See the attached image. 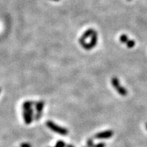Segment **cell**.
<instances>
[{
  "instance_id": "1",
  "label": "cell",
  "mask_w": 147,
  "mask_h": 147,
  "mask_svg": "<svg viewBox=\"0 0 147 147\" xmlns=\"http://www.w3.org/2000/svg\"><path fill=\"white\" fill-rule=\"evenodd\" d=\"M46 125L51 130L53 131V132L57 133V134L62 135V136H65V135L68 134V130L67 129L62 127L61 126H59L56 123L51 121H48L46 123Z\"/></svg>"
},
{
  "instance_id": "2",
  "label": "cell",
  "mask_w": 147,
  "mask_h": 147,
  "mask_svg": "<svg viewBox=\"0 0 147 147\" xmlns=\"http://www.w3.org/2000/svg\"><path fill=\"white\" fill-rule=\"evenodd\" d=\"M97 42H98V34L96 31H94L91 35V40L89 43H86L85 41H83V42H80V44L84 49L89 51L96 46Z\"/></svg>"
},
{
  "instance_id": "3",
  "label": "cell",
  "mask_w": 147,
  "mask_h": 147,
  "mask_svg": "<svg viewBox=\"0 0 147 147\" xmlns=\"http://www.w3.org/2000/svg\"><path fill=\"white\" fill-rule=\"evenodd\" d=\"M111 82L112 86L115 89L117 90L119 94H120L122 96H126L127 95V90L124 88L123 86L121 85L120 82H119V79L117 77H113L111 80Z\"/></svg>"
},
{
  "instance_id": "4",
  "label": "cell",
  "mask_w": 147,
  "mask_h": 147,
  "mask_svg": "<svg viewBox=\"0 0 147 147\" xmlns=\"http://www.w3.org/2000/svg\"><path fill=\"white\" fill-rule=\"evenodd\" d=\"M24 121L27 125H29L33 121V117H34V110L33 108H29L27 110H23L22 112Z\"/></svg>"
},
{
  "instance_id": "5",
  "label": "cell",
  "mask_w": 147,
  "mask_h": 147,
  "mask_svg": "<svg viewBox=\"0 0 147 147\" xmlns=\"http://www.w3.org/2000/svg\"><path fill=\"white\" fill-rule=\"evenodd\" d=\"M113 134L114 133L112 130H107L97 134L95 136V138L96 139H108V138H111Z\"/></svg>"
},
{
  "instance_id": "6",
  "label": "cell",
  "mask_w": 147,
  "mask_h": 147,
  "mask_svg": "<svg viewBox=\"0 0 147 147\" xmlns=\"http://www.w3.org/2000/svg\"><path fill=\"white\" fill-rule=\"evenodd\" d=\"M93 32H94V30L92 29H87V30L84 33L83 35L80 37V40H79V42H83V41H85L86 38H88L90 37V36H91Z\"/></svg>"
},
{
  "instance_id": "7",
  "label": "cell",
  "mask_w": 147,
  "mask_h": 147,
  "mask_svg": "<svg viewBox=\"0 0 147 147\" xmlns=\"http://www.w3.org/2000/svg\"><path fill=\"white\" fill-rule=\"evenodd\" d=\"M36 110L37 112H42L43 108L44 107V102L42 101H40L36 103Z\"/></svg>"
},
{
  "instance_id": "8",
  "label": "cell",
  "mask_w": 147,
  "mask_h": 147,
  "mask_svg": "<svg viewBox=\"0 0 147 147\" xmlns=\"http://www.w3.org/2000/svg\"><path fill=\"white\" fill-rule=\"evenodd\" d=\"M34 102L31 101H27V102H25L22 104V108L23 110H27V109L29 108H32V105H34Z\"/></svg>"
},
{
  "instance_id": "9",
  "label": "cell",
  "mask_w": 147,
  "mask_h": 147,
  "mask_svg": "<svg viewBox=\"0 0 147 147\" xmlns=\"http://www.w3.org/2000/svg\"><path fill=\"white\" fill-rule=\"evenodd\" d=\"M119 40L121 41L122 43H124V44H126L128 42V40H129V39H128V37L127 35H125V34H123L120 36V38H119Z\"/></svg>"
},
{
  "instance_id": "10",
  "label": "cell",
  "mask_w": 147,
  "mask_h": 147,
  "mask_svg": "<svg viewBox=\"0 0 147 147\" xmlns=\"http://www.w3.org/2000/svg\"><path fill=\"white\" fill-rule=\"evenodd\" d=\"M66 144L64 142V141L63 140H58L57 142L56 145H55V147H65Z\"/></svg>"
},
{
  "instance_id": "11",
  "label": "cell",
  "mask_w": 147,
  "mask_h": 147,
  "mask_svg": "<svg viewBox=\"0 0 147 147\" xmlns=\"http://www.w3.org/2000/svg\"><path fill=\"white\" fill-rule=\"evenodd\" d=\"M135 44H136V43H135L134 40H128V42L126 43V45H127L128 48H133L135 46Z\"/></svg>"
},
{
  "instance_id": "12",
  "label": "cell",
  "mask_w": 147,
  "mask_h": 147,
  "mask_svg": "<svg viewBox=\"0 0 147 147\" xmlns=\"http://www.w3.org/2000/svg\"><path fill=\"white\" fill-rule=\"evenodd\" d=\"M86 144H87V146L88 147H93V141L92 139H89L87 140V141H86Z\"/></svg>"
},
{
  "instance_id": "13",
  "label": "cell",
  "mask_w": 147,
  "mask_h": 147,
  "mask_svg": "<svg viewBox=\"0 0 147 147\" xmlns=\"http://www.w3.org/2000/svg\"><path fill=\"white\" fill-rule=\"evenodd\" d=\"M42 112H37L36 113V115L35 116V118H36V121H39L40 119L42 117Z\"/></svg>"
},
{
  "instance_id": "14",
  "label": "cell",
  "mask_w": 147,
  "mask_h": 147,
  "mask_svg": "<svg viewBox=\"0 0 147 147\" xmlns=\"http://www.w3.org/2000/svg\"><path fill=\"white\" fill-rule=\"evenodd\" d=\"M105 143L100 142V143H98V144H94L93 147H105Z\"/></svg>"
},
{
  "instance_id": "15",
  "label": "cell",
  "mask_w": 147,
  "mask_h": 147,
  "mask_svg": "<svg viewBox=\"0 0 147 147\" xmlns=\"http://www.w3.org/2000/svg\"><path fill=\"white\" fill-rule=\"evenodd\" d=\"M20 147H32V145L29 144V143L25 142V143H22V144L20 145Z\"/></svg>"
},
{
  "instance_id": "16",
  "label": "cell",
  "mask_w": 147,
  "mask_h": 147,
  "mask_svg": "<svg viewBox=\"0 0 147 147\" xmlns=\"http://www.w3.org/2000/svg\"><path fill=\"white\" fill-rule=\"evenodd\" d=\"M65 147H74L72 144H67L65 146Z\"/></svg>"
},
{
  "instance_id": "17",
  "label": "cell",
  "mask_w": 147,
  "mask_h": 147,
  "mask_svg": "<svg viewBox=\"0 0 147 147\" xmlns=\"http://www.w3.org/2000/svg\"><path fill=\"white\" fill-rule=\"evenodd\" d=\"M146 129H147V123H146Z\"/></svg>"
},
{
  "instance_id": "18",
  "label": "cell",
  "mask_w": 147,
  "mask_h": 147,
  "mask_svg": "<svg viewBox=\"0 0 147 147\" xmlns=\"http://www.w3.org/2000/svg\"><path fill=\"white\" fill-rule=\"evenodd\" d=\"M54 1H59V0H54Z\"/></svg>"
},
{
  "instance_id": "19",
  "label": "cell",
  "mask_w": 147,
  "mask_h": 147,
  "mask_svg": "<svg viewBox=\"0 0 147 147\" xmlns=\"http://www.w3.org/2000/svg\"><path fill=\"white\" fill-rule=\"evenodd\" d=\"M127 1H131V0H127Z\"/></svg>"
},
{
  "instance_id": "20",
  "label": "cell",
  "mask_w": 147,
  "mask_h": 147,
  "mask_svg": "<svg viewBox=\"0 0 147 147\" xmlns=\"http://www.w3.org/2000/svg\"><path fill=\"white\" fill-rule=\"evenodd\" d=\"M0 91H1V89H0Z\"/></svg>"
}]
</instances>
